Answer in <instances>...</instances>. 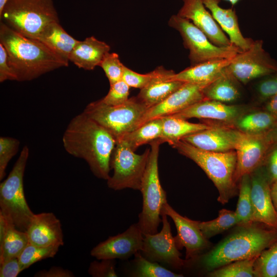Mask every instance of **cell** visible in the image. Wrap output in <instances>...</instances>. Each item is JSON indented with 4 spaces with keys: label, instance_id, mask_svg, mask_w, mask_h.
Instances as JSON below:
<instances>
[{
    "label": "cell",
    "instance_id": "6da1fadb",
    "mask_svg": "<svg viewBox=\"0 0 277 277\" xmlns=\"http://www.w3.org/2000/svg\"><path fill=\"white\" fill-rule=\"evenodd\" d=\"M62 141L65 150L84 160L96 177L108 180L111 156L117 141L107 129L83 112L70 121Z\"/></svg>",
    "mask_w": 277,
    "mask_h": 277
},
{
    "label": "cell",
    "instance_id": "7a4b0ae2",
    "mask_svg": "<svg viewBox=\"0 0 277 277\" xmlns=\"http://www.w3.org/2000/svg\"><path fill=\"white\" fill-rule=\"evenodd\" d=\"M0 43L6 50L8 63L17 81H29L55 69L68 66L66 62L38 40L17 32L0 23Z\"/></svg>",
    "mask_w": 277,
    "mask_h": 277
},
{
    "label": "cell",
    "instance_id": "3957f363",
    "mask_svg": "<svg viewBox=\"0 0 277 277\" xmlns=\"http://www.w3.org/2000/svg\"><path fill=\"white\" fill-rule=\"evenodd\" d=\"M258 224L239 226L236 230L202 256L200 263L204 268L212 271L235 261L256 258L277 242V229Z\"/></svg>",
    "mask_w": 277,
    "mask_h": 277
},
{
    "label": "cell",
    "instance_id": "277c9868",
    "mask_svg": "<svg viewBox=\"0 0 277 277\" xmlns=\"http://www.w3.org/2000/svg\"><path fill=\"white\" fill-rule=\"evenodd\" d=\"M171 146L203 169L217 188L219 193L217 201L220 203L225 204L237 194L239 188L234 180L236 165L234 150L208 151L181 140Z\"/></svg>",
    "mask_w": 277,
    "mask_h": 277
},
{
    "label": "cell",
    "instance_id": "5b68a950",
    "mask_svg": "<svg viewBox=\"0 0 277 277\" xmlns=\"http://www.w3.org/2000/svg\"><path fill=\"white\" fill-rule=\"evenodd\" d=\"M0 18L17 32L37 40L49 24L60 22L52 0H9Z\"/></svg>",
    "mask_w": 277,
    "mask_h": 277
},
{
    "label": "cell",
    "instance_id": "8992f818",
    "mask_svg": "<svg viewBox=\"0 0 277 277\" xmlns=\"http://www.w3.org/2000/svg\"><path fill=\"white\" fill-rule=\"evenodd\" d=\"M149 144L150 152L140 189L142 209L137 223L143 235L158 232L162 222V209L167 202V194L161 185L159 174V148L162 143L159 138Z\"/></svg>",
    "mask_w": 277,
    "mask_h": 277
},
{
    "label": "cell",
    "instance_id": "52a82bcc",
    "mask_svg": "<svg viewBox=\"0 0 277 277\" xmlns=\"http://www.w3.org/2000/svg\"><path fill=\"white\" fill-rule=\"evenodd\" d=\"M29 154V148L25 146L12 170L0 184V212L17 229L24 231H26L34 215L24 191L23 178Z\"/></svg>",
    "mask_w": 277,
    "mask_h": 277
},
{
    "label": "cell",
    "instance_id": "ba28073f",
    "mask_svg": "<svg viewBox=\"0 0 277 277\" xmlns=\"http://www.w3.org/2000/svg\"><path fill=\"white\" fill-rule=\"evenodd\" d=\"M149 108L137 96L125 103L108 105L101 100L89 103L83 112L102 125L117 140L139 127L141 120Z\"/></svg>",
    "mask_w": 277,
    "mask_h": 277
},
{
    "label": "cell",
    "instance_id": "9c48e42d",
    "mask_svg": "<svg viewBox=\"0 0 277 277\" xmlns=\"http://www.w3.org/2000/svg\"><path fill=\"white\" fill-rule=\"evenodd\" d=\"M236 154L234 180L237 184L245 174H250L264 165L272 144L275 142L271 129L252 133L226 127Z\"/></svg>",
    "mask_w": 277,
    "mask_h": 277
},
{
    "label": "cell",
    "instance_id": "30bf717a",
    "mask_svg": "<svg viewBox=\"0 0 277 277\" xmlns=\"http://www.w3.org/2000/svg\"><path fill=\"white\" fill-rule=\"evenodd\" d=\"M168 25L179 32L184 46L189 50L190 66L211 60L232 58L242 52L235 46L223 47L213 44L190 21L178 14L170 17Z\"/></svg>",
    "mask_w": 277,
    "mask_h": 277
},
{
    "label": "cell",
    "instance_id": "8fae6325",
    "mask_svg": "<svg viewBox=\"0 0 277 277\" xmlns=\"http://www.w3.org/2000/svg\"><path fill=\"white\" fill-rule=\"evenodd\" d=\"M149 152L150 148L143 154H136L124 141L117 140L111 156L113 174L107 180L108 187L114 190H140Z\"/></svg>",
    "mask_w": 277,
    "mask_h": 277
},
{
    "label": "cell",
    "instance_id": "7c38bea8",
    "mask_svg": "<svg viewBox=\"0 0 277 277\" xmlns=\"http://www.w3.org/2000/svg\"><path fill=\"white\" fill-rule=\"evenodd\" d=\"M227 68L243 84L277 73V63L265 51L262 39L254 40L250 48L238 53Z\"/></svg>",
    "mask_w": 277,
    "mask_h": 277
},
{
    "label": "cell",
    "instance_id": "4fadbf2b",
    "mask_svg": "<svg viewBox=\"0 0 277 277\" xmlns=\"http://www.w3.org/2000/svg\"><path fill=\"white\" fill-rule=\"evenodd\" d=\"M163 226L159 232L144 235L142 255L150 261L164 265L166 267L180 269L186 265L172 236L167 215L161 213Z\"/></svg>",
    "mask_w": 277,
    "mask_h": 277
},
{
    "label": "cell",
    "instance_id": "5bb4252c",
    "mask_svg": "<svg viewBox=\"0 0 277 277\" xmlns=\"http://www.w3.org/2000/svg\"><path fill=\"white\" fill-rule=\"evenodd\" d=\"M250 174L252 220L277 229V212L271 196V183L264 165Z\"/></svg>",
    "mask_w": 277,
    "mask_h": 277
},
{
    "label": "cell",
    "instance_id": "9a60e30c",
    "mask_svg": "<svg viewBox=\"0 0 277 277\" xmlns=\"http://www.w3.org/2000/svg\"><path fill=\"white\" fill-rule=\"evenodd\" d=\"M143 239L142 231L135 223L123 233L100 243L91 250L90 254L98 260L127 259L141 251Z\"/></svg>",
    "mask_w": 277,
    "mask_h": 277
},
{
    "label": "cell",
    "instance_id": "2e32d148",
    "mask_svg": "<svg viewBox=\"0 0 277 277\" xmlns=\"http://www.w3.org/2000/svg\"><path fill=\"white\" fill-rule=\"evenodd\" d=\"M212 82L184 83L161 103L149 108L142 117L139 127L150 120L181 112L205 99L203 89Z\"/></svg>",
    "mask_w": 277,
    "mask_h": 277
},
{
    "label": "cell",
    "instance_id": "e0dca14e",
    "mask_svg": "<svg viewBox=\"0 0 277 277\" xmlns=\"http://www.w3.org/2000/svg\"><path fill=\"white\" fill-rule=\"evenodd\" d=\"M161 213L165 214L173 221L177 230V235L174 237L175 244L179 250L185 248L186 260L196 258L208 246V239L200 231L197 221L181 215L167 202L164 204Z\"/></svg>",
    "mask_w": 277,
    "mask_h": 277
},
{
    "label": "cell",
    "instance_id": "ac0fdd59",
    "mask_svg": "<svg viewBox=\"0 0 277 277\" xmlns=\"http://www.w3.org/2000/svg\"><path fill=\"white\" fill-rule=\"evenodd\" d=\"M177 14L190 21L213 44L223 47L234 46L202 0H183V5Z\"/></svg>",
    "mask_w": 277,
    "mask_h": 277
},
{
    "label": "cell",
    "instance_id": "d6986e66",
    "mask_svg": "<svg viewBox=\"0 0 277 277\" xmlns=\"http://www.w3.org/2000/svg\"><path fill=\"white\" fill-rule=\"evenodd\" d=\"M26 232L31 244L43 247L64 245L61 222L52 212L34 214Z\"/></svg>",
    "mask_w": 277,
    "mask_h": 277
},
{
    "label": "cell",
    "instance_id": "ffe728a7",
    "mask_svg": "<svg viewBox=\"0 0 277 277\" xmlns=\"http://www.w3.org/2000/svg\"><path fill=\"white\" fill-rule=\"evenodd\" d=\"M202 1L222 30L228 35L231 44L242 51L250 48L254 40L243 35L235 9L221 7L219 5L221 0Z\"/></svg>",
    "mask_w": 277,
    "mask_h": 277
},
{
    "label": "cell",
    "instance_id": "44dd1931",
    "mask_svg": "<svg viewBox=\"0 0 277 277\" xmlns=\"http://www.w3.org/2000/svg\"><path fill=\"white\" fill-rule=\"evenodd\" d=\"M240 112V108L236 106L204 99L170 116L185 120L197 118L231 122L238 118Z\"/></svg>",
    "mask_w": 277,
    "mask_h": 277
},
{
    "label": "cell",
    "instance_id": "7402d4cb",
    "mask_svg": "<svg viewBox=\"0 0 277 277\" xmlns=\"http://www.w3.org/2000/svg\"><path fill=\"white\" fill-rule=\"evenodd\" d=\"M110 50V47L107 43L91 36L78 41L71 53L69 61L79 68L92 70L99 66Z\"/></svg>",
    "mask_w": 277,
    "mask_h": 277
},
{
    "label": "cell",
    "instance_id": "603a6c76",
    "mask_svg": "<svg viewBox=\"0 0 277 277\" xmlns=\"http://www.w3.org/2000/svg\"><path fill=\"white\" fill-rule=\"evenodd\" d=\"M199 149L213 152L234 150L226 127H214L187 135L181 139Z\"/></svg>",
    "mask_w": 277,
    "mask_h": 277
},
{
    "label": "cell",
    "instance_id": "cb8c5ba5",
    "mask_svg": "<svg viewBox=\"0 0 277 277\" xmlns=\"http://www.w3.org/2000/svg\"><path fill=\"white\" fill-rule=\"evenodd\" d=\"M234 57L211 60L190 66L179 73H175L170 79L192 83L212 82L221 75L224 69L231 63Z\"/></svg>",
    "mask_w": 277,
    "mask_h": 277
},
{
    "label": "cell",
    "instance_id": "d4e9b609",
    "mask_svg": "<svg viewBox=\"0 0 277 277\" xmlns=\"http://www.w3.org/2000/svg\"><path fill=\"white\" fill-rule=\"evenodd\" d=\"M38 40L68 63L71 52L79 41L69 34L60 22L49 24Z\"/></svg>",
    "mask_w": 277,
    "mask_h": 277
},
{
    "label": "cell",
    "instance_id": "484cf974",
    "mask_svg": "<svg viewBox=\"0 0 277 277\" xmlns=\"http://www.w3.org/2000/svg\"><path fill=\"white\" fill-rule=\"evenodd\" d=\"M227 67L219 76L204 88L205 99L225 103L234 101L240 97V91L238 86L239 82Z\"/></svg>",
    "mask_w": 277,
    "mask_h": 277
},
{
    "label": "cell",
    "instance_id": "4316f807",
    "mask_svg": "<svg viewBox=\"0 0 277 277\" xmlns=\"http://www.w3.org/2000/svg\"><path fill=\"white\" fill-rule=\"evenodd\" d=\"M162 134L160 139L162 143L172 146L184 137L211 127L202 123H192L186 120L170 115L162 117Z\"/></svg>",
    "mask_w": 277,
    "mask_h": 277
},
{
    "label": "cell",
    "instance_id": "83f0119b",
    "mask_svg": "<svg viewBox=\"0 0 277 277\" xmlns=\"http://www.w3.org/2000/svg\"><path fill=\"white\" fill-rule=\"evenodd\" d=\"M184 83L170 78L159 80L140 89L136 96L149 108L161 103Z\"/></svg>",
    "mask_w": 277,
    "mask_h": 277
},
{
    "label": "cell",
    "instance_id": "f1b7e54d",
    "mask_svg": "<svg viewBox=\"0 0 277 277\" xmlns=\"http://www.w3.org/2000/svg\"><path fill=\"white\" fill-rule=\"evenodd\" d=\"M162 134V120L159 117L147 122L119 140L124 141L135 151L140 146L160 138Z\"/></svg>",
    "mask_w": 277,
    "mask_h": 277
},
{
    "label": "cell",
    "instance_id": "f546056e",
    "mask_svg": "<svg viewBox=\"0 0 277 277\" xmlns=\"http://www.w3.org/2000/svg\"><path fill=\"white\" fill-rule=\"evenodd\" d=\"M28 244L26 232L12 225L0 243V264L12 258H18Z\"/></svg>",
    "mask_w": 277,
    "mask_h": 277
},
{
    "label": "cell",
    "instance_id": "4dcf8cb0",
    "mask_svg": "<svg viewBox=\"0 0 277 277\" xmlns=\"http://www.w3.org/2000/svg\"><path fill=\"white\" fill-rule=\"evenodd\" d=\"M239 199L235 212L239 221L238 226L252 224L250 174L243 175L239 181Z\"/></svg>",
    "mask_w": 277,
    "mask_h": 277
},
{
    "label": "cell",
    "instance_id": "1f68e13d",
    "mask_svg": "<svg viewBox=\"0 0 277 277\" xmlns=\"http://www.w3.org/2000/svg\"><path fill=\"white\" fill-rule=\"evenodd\" d=\"M239 221L235 211L222 209L219 212L218 216L206 222L197 221V224L203 235L209 239L211 237L239 225Z\"/></svg>",
    "mask_w": 277,
    "mask_h": 277
},
{
    "label": "cell",
    "instance_id": "d6a6232c",
    "mask_svg": "<svg viewBox=\"0 0 277 277\" xmlns=\"http://www.w3.org/2000/svg\"><path fill=\"white\" fill-rule=\"evenodd\" d=\"M175 73L173 70H167L160 66L149 73L141 74L125 66L122 80L130 87L141 89L157 80L171 78Z\"/></svg>",
    "mask_w": 277,
    "mask_h": 277
},
{
    "label": "cell",
    "instance_id": "836d02e7",
    "mask_svg": "<svg viewBox=\"0 0 277 277\" xmlns=\"http://www.w3.org/2000/svg\"><path fill=\"white\" fill-rule=\"evenodd\" d=\"M133 269L130 276L134 277H183L156 262L149 261L139 251L134 255Z\"/></svg>",
    "mask_w": 277,
    "mask_h": 277
},
{
    "label": "cell",
    "instance_id": "e575fe53",
    "mask_svg": "<svg viewBox=\"0 0 277 277\" xmlns=\"http://www.w3.org/2000/svg\"><path fill=\"white\" fill-rule=\"evenodd\" d=\"M277 118L267 111L256 112L245 115L237 122V128L244 132L256 133L270 130Z\"/></svg>",
    "mask_w": 277,
    "mask_h": 277
},
{
    "label": "cell",
    "instance_id": "d590c367",
    "mask_svg": "<svg viewBox=\"0 0 277 277\" xmlns=\"http://www.w3.org/2000/svg\"><path fill=\"white\" fill-rule=\"evenodd\" d=\"M253 270L254 277L277 276V242L256 258Z\"/></svg>",
    "mask_w": 277,
    "mask_h": 277
},
{
    "label": "cell",
    "instance_id": "8d00e7d4",
    "mask_svg": "<svg viewBox=\"0 0 277 277\" xmlns=\"http://www.w3.org/2000/svg\"><path fill=\"white\" fill-rule=\"evenodd\" d=\"M256 258L230 263L213 270L208 275L211 277L254 276L253 266Z\"/></svg>",
    "mask_w": 277,
    "mask_h": 277
},
{
    "label": "cell",
    "instance_id": "74e56055",
    "mask_svg": "<svg viewBox=\"0 0 277 277\" xmlns=\"http://www.w3.org/2000/svg\"><path fill=\"white\" fill-rule=\"evenodd\" d=\"M59 248L58 246L43 247L29 243L18 258L23 271L38 261L54 257Z\"/></svg>",
    "mask_w": 277,
    "mask_h": 277
},
{
    "label": "cell",
    "instance_id": "f35d334b",
    "mask_svg": "<svg viewBox=\"0 0 277 277\" xmlns=\"http://www.w3.org/2000/svg\"><path fill=\"white\" fill-rule=\"evenodd\" d=\"M99 66L103 69L110 85L122 80L125 65L121 62L118 54L107 53Z\"/></svg>",
    "mask_w": 277,
    "mask_h": 277
},
{
    "label": "cell",
    "instance_id": "ab89813d",
    "mask_svg": "<svg viewBox=\"0 0 277 277\" xmlns=\"http://www.w3.org/2000/svg\"><path fill=\"white\" fill-rule=\"evenodd\" d=\"M19 144V141L15 138L8 136L0 137V180L5 177L7 165L17 153Z\"/></svg>",
    "mask_w": 277,
    "mask_h": 277
},
{
    "label": "cell",
    "instance_id": "60d3db41",
    "mask_svg": "<svg viewBox=\"0 0 277 277\" xmlns=\"http://www.w3.org/2000/svg\"><path fill=\"white\" fill-rule=\"evenodd\" d=\"M110 86L107 95L101 99L104 103L116 106L125 103L129 98L130 87L122 80Z\"/></svg>",
    "mask_w": 277,
    "mask_h": 277
},
{
    "label": "cell",
    "instance_id": "b9f144b4",
    "mask_svg": "<svg viewBox=\"0 0 277 277\" xmlns=\"http://www.w3.org/2000/svg\"><path fill=\"white\" fill-rule=\"evenodd\" d=\"M262 78L255 86L256 94L261 100H268L277 94V73Z\"/></svg>",
    "mask_w": 277,
    "mask_h": 277
},
{
    "label": "cell",
    "instance_id": "7bdbcfd3",
    "mask_svg": "<svg viewBox=\"0 0 277 277\" xmlns=\"http://www.w3.org/2000/svg\"><path fill=\"white\" fill-rule=\"evenodd\" d=\"M92 262L89 267L88 273L93 277H116L115 261L112 259L101 260Z\"/></svg>",
    "mask_w": 277,
    "mask_h": 277
},
{
    "label": "cell",
    "instance_id": "ee69618b",
    "mask_svg": "<svg viewBox=\"0 0 277 277\" xmlns=\"http://www.w3.org/2000/svg\"><path fill=\"white\" fill-rule=\"evenodd\" d=\"M7 80L17 81V77L8 63L6 50L0 43V82Z\"/></svg>",
    "mask_w": 277,
    "mask_h": 277
},
{
    "label": "cell",
    "instance_id": "f6af8a7d",
    "mask_svg": "<svg viewBox=\"0 0 277 277\" xmlns=\"http://www.w3.org/2000/svg\"><path fill=\"white\" fill-rule=\"evenodd\" d=\"M269 152L264 167L271 184L277 181V146Z\"/></svg>",
    "mask_w": 277,
    "mask_h": 277
},
{
    "label": "cell",
    "instance_id": "bcb514c9",
    "mask_svg": "<svg viewBox=\"0 0 277 277\" xmlns=\"http://www.w3.org/2000/svg\"><path fill=\"white\" fill-rule=\"evenodd\" d=\"M23 271L18 259L12 258L0 264L1 277H16Z\"/></svg>",
    "mask_w": 277,
    "mask_h": 277
},
{
    "label": "cell",
    "instance_id": "7dc6e473",
    "mask_svg": "<svg viewBox=\"0 0 277 277\" xmlns=\"http://www.w3.org/2000/svg\"><path fill=\"white\" fill-rule=\"evenodd\" d=\"M35 277H73L74 274L70 270L61 267L53 266L48 270L38 271L35 274Z\"/></svg>",
    "mask_w": 277,
    "mask_h": 277
},
{
    "label": "cell",
    "instance_id": "c3c4849f",
    "mask_svg": "<svg viewBox=\"0 0 277 277\" xmlns=\"http://www.w3.org/2000/svg\"><path fill=\"white\" fill-rule=\"evenodd\" d=\"M266 111L277 118V94L268 100L265 105Z\"/></svg>",
    "mask_w": 277,
    "mask_h": 277
},
{
    "label": "cell",
    "instance_id": "681fc988",
    "mask_svg": "<svg viewBox=\"0 0 277 277\" xmlns=\"http://www.w3.org/2000/svg\"><path fill=\"white\" fill-rule=\"evenodd\" d=\"M271 196L273 206L277 212V181L271 184Z\"/></svg>",
    "mask_w": 277,
    "mask_h": 277
},
{
    "label": "cell",
    "instance_id": "f907efd6",
    "mask_svg": "<svg viewBox=\"0 0 277 277\" xmlns=\"http://www.w3.org/2000/svg\"><path fill=\"white\" fill-rule=\"evenodd\" d=\"M271 132L275 142L277 141V123L271 129Z\"/></svg>",
    "mask_w": 277,
    "mask_h": 277
},
{
    "label": "cell",
    "instance_id": "816d5d0a",
    "mask_svg": "<svg viewBox=\"0 0 277 277\" xmlns=\"http://www.w3.org/2000/svg\"><path fill=\"white\" fill-rule=\"evenodd\" d=\"M9 0H0V13H2L5 6Z\"/></svg>",
    "mask_w": 277,
    "mask_h": 277
},
{
    "label": "cell",
    "instance_id": "f5cc1de1",
    "mask_svg": "<svg viewBox=\"0 0 277 277\" xmlns=\"http://www.w3.org/2000/svg\"><path fill=\"white\" fill-rule=\"evenodd\" d=\"M229 2L232 6L235 5L237 4L240 0H225Z\"/></svg>",
    "mask_w": 277,
    "mask_h": 277
}]
</instances>
